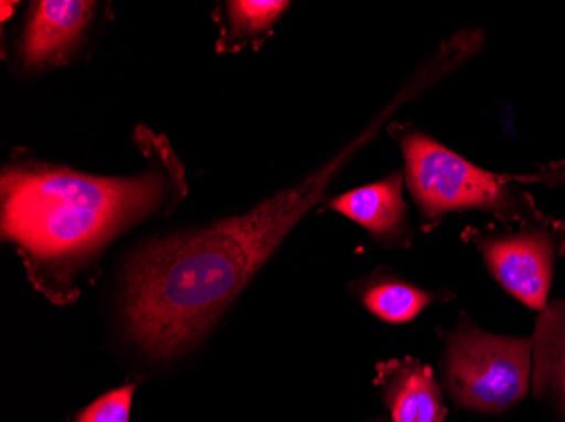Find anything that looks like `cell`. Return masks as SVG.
<instances>
[{
    "label": "cell",
    "instance_id": "6",
    "mask_svg": "<svg viewBox=\"0 0 565 422\" xmlns=\"http://www.w3.org/2000/svg\"><path fill=\"white\" fill-rule=\"evenodd\" d=\"M94 2L41 0L31 8L22 34L21 58L25 66L58 65L81 43L94 15Z\"/></svg>",
    "mask_w": 565,
    "mask_h": 422
},
{
    "label": "cell",
    "instance_id": "5",
    "mask_svg": "<svg viewBox=\"0 0 565 422\" xmlns=\"http://www.w3.org/2000/svg\"><path fill=\"white\" fill-rule=\"evenodd\" d=\"M484 266L494 281L533 311L548 304L555 260L562 242L555 231L545 227H525L519 231L469 230Z\"/></svg>",
    "mask_w": 565,
    "mask_h": 422
},
{
    "label": "cell",
    "instance_id": "9",
    "mask_svg": "<svg viewBox=\"0 0 565 422\" xmlns=\"http://www.w3.org/2000/svg\"><path fill=\"white\" fill-rule=\"evenodd\" d=\"M533 342L532 389L552 421L565 422V297L539 313Z\"/></svg>",
    "mask_w": 565,
    "mask_h": 422
},
{
    "label": "cell",
    "instance_id": "13",
    "mask_svg": "<svg viewBox=\"0 0 565 422\" xmlns=\"http://www.w3.org/2000/svg\"><path fill=\"white\" fill-rule=\"evenodd\" d=\"M511 181H522V183L548 184V186H565V163L552 164V166L542 167L536 173L525 174V176H508Z\"/></svg>",
    "mask_w": 565,
    "mask_h": 422
},
{
    "label": "cell",
    "instance_id": "2",
    "mask_svg": "<svg viewBox=\"0 0 565 422\" xmlns=\"http://www.w3.org/2000/svg\"><path fill=\"white\" fill-rule=\"evenodd\" d=\"M167 195L160 173L100 177L44 164L6 170L2 235L19 247L34 285L68 301L73 279L110 239Z\"/></svg>",
    "mask_w": 565,
    "mask_h": 422
},
{
    "label": "cell",
    "instance_id": "11",
    "mask_svg": "<svg viewBox=\"0 0 565 422\" xmlns=\"http://www.w3.org/2000/svg\"><path fill=\"white\" fill-rule=\"evenodd\" d=\"M290 2L279 0H237L228 2V36L231 40H250L265 34L287 11Z\"/></svg>",
    "mask_w": 565,
    "mask_h": 422
},
{
    "label": "cell",
    "instance_id": "14",
    "mask_svg": "<svg viewBox=\"0 0 565 422\" xmlns=\"http://www.w3.org/2000/svg\"><path fill=\"white\" fill-rule=\"evenodd\" d=\"M14 8H15V2H11V4H9V2H2V21H8L9 12H11V14H12V11H14Z\"/></svg>",
    "mask_w": 565,
    "mask_h": 422
},
{
    "label": "cell",
    "instance_id": "1",
    "mask_svg": "<svg viewBox=\"0 0 565 422\" xmlns=\"http://www.w3.org/2000/svg\"><path fill=\"white\" fill-rule=\"evenodd\" d=\"M390 109L383 119L392 113ZM381 120L322 170L249 214L154 240L138 250L127 263L120 297L132 342L157 360L189 351L239 296L291 228L322 199L330 180L376 134Z\"/></svg>",
    "mask_w": 565,
    "mask_h": 422
},
{
    "label": "cell",
    "instance_id": "4",
    "mask_svg": "<svg viewBox=\"0 0 565 422\" xmlns=\"http://www.w3.org/2000/svg\"><path fill=\"white\" fill-rule=\"evenodd\" d=\"M399 144L406 184L427 227L465 209L491 212L503 221L519 220L529 214V206L511 188L510 177L469 163L420 132L403 136Z\"/></svg>",
    "mask_w": 565,
    "mask_h": 422
},
{
    "label": "cell",
    "instance_id": "3",
    "mask_svg": "<svg viewBox=\"0 0 565 422\" xmlns=\"http://www.w3.org/2000/svg\"><path fill=\"white\" fill-rule=\"evenodd\" d=\"M532 377V336L494 335L462 314L444 339L440 386L460 411L504 414L525 401Z\"/></svg>",
    "mask_w": 565,
    "mask_h": 422
},
{
    "label": "cell",
    "instance_id": "15",
    "mask_svg": "<svg viewBox=\"0 0 565 422\" xmlns=\"http://www.w3.org/2000/svg\"><path fill=\"white\" fill-rule=\"evenodd\" d=\"M366 422H388V419L377 418V419H371V421H366Z\"/></svg>",
    "mask_w": 565,
    "mask_h": 422
},
{
    "label": "cell",
    "instance_id": "12",
    "mask_svg": "<svg viewBox=\"0 0 565 422\" xmlns=\"http://www.w3.org/2000/svg\"><path fill=\"white\" fill-rule=\"evenodd\" d=\"M136 387L132 383L102 393L97 401L82 409L75 422H131L132 399Z\"/></svg>",
    "mask_w": 565,
    "mask_h": 422
},
{
    "label": "cell",
    "instance_id": "8",
    "mask_svg": "<svg viewBox=\"0 0 565 422\" xmlns=\"http://www.w3.org/2000/svg\"><path fill=\"white\" fill-rule=\"evenodd\" d=\"M402 188L403 176L395 173L333 198L330 208L366 228L383 246H406L412 230Z\"/></svg>",
    "mask_w": 565,
    "mask_h": 422
},
{
    "label": "cell",
    "instance_id": "7",
    "mask_svg": "<svg viewBox=\"0 0 565 422\" xmlns=\"http://www.w3.org/2000/svg\"><path fill=\"white\" fill-rule=\"evenodd\" d=\"M377 389L392 422H446V396L434 370L412 357L377 365Z\"/></svg>",
    "mask_w": 565,
    "mask_h": 422
},
{
    "label": "cell",
    "instance_id": "10",
    "mask_svg": "<svg viewBox=\"0 0 565 422\" xmlns=\"http://www.w3.org/2000/svg\"><path fill=\"white\" fill-rule=\"evenodd\" d=\"M359 300L376 318L386 323H408L435 301L424 288L396 275H374L359 289Z\"/></svg>",
    "mask_w": 565,
    "mask_h": 422
}]
</instances>
